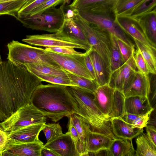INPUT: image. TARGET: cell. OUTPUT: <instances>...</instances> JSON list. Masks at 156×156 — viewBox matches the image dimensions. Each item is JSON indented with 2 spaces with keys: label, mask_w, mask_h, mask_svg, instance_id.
I'll return each mask as SVG.
<instances>
[{
  "label": "cell",
  "mask_w": 156,
  "mask_h": 156,
  "mask_svg": "<svg viewBox=\"0 0 156 156\" xmlns=\"http://www.w3.org/2000/svg\"><path fill=\"white\" fill-rule=\"evenodd\" d=\"M41 80L28 71L8 60L0 63V120L3 121L30 103Z\"/></svg>",
  "instance_id": "1"
},
{
  "label": "cell",
  "mask_w": 156,
  "mask_h": 156,
  "mask_svg": "<svg viewBox=\"0 0 156 156\" xmlns=\"http://www.w3.org/2000/svg\"><path fill=\"white\" fill-rule=\"evenodd\" d=\"M30 103L55 122L78 112L75 100L65 86L41 84L34 91Z\"/></svg>",
  "instance_id": "2"
},
{
  "label": "cell",
  "mask_w": 156,
  "mask_h": 156,
  "mask_svg": "<svg viewBox=\"0 0 156 156\" xmlns=\"http://www.w3.org/2000/svg\"><path fill=\"white\" fill-rule=\"evenodd\" d=\"M75 100L81 116L93 132L105 135L114 140L116 137L112 130L111 118L103 114L96 104L93 94L77 87L67 86Z\"/></svg>",
  "instance_id": "3"
},
{
  "label": "cell",
  "mask_w": 156,
  "mask_h": 156,
  "mask_svg": "<svg viewBox=\"0 0 156 156\" xmlns=\"http://www.w3.org/2000/svg\"><path fill=\"white\" fill-rule=\"evenodd\" d=\"M7 47V59L19 66L24 67L27 64H41L62 68L48 54L45 49L14 40L9 43Z\"/></svg>",
  "instance_id": "4"
},
{
  "label": "cell",
  "mask_w": 156,
  "mask_h": 156,
  "mask_svg": "<svg viewBox=\"0 0 156 156\" xmlns=\"http://www.w3.org/2000/svg\"><path fill=\"white\" fill-rule=\"evenodd\" d=\"M73 18L83 31L92 49L110 66L111 34L99 26L84 19L78 12L76 13Z\"/></svg>",
  "instance_id": "5"
},
{
  "label": "cell",
  "mask_w": 156,
  "mask_h": 156,
  "mask_svg": "<svg viewBox=\"0 0 156 156\" xmlns=\"http://www.w3.org/2000/svg\"><path fill=\"white\" fill-rule=\"evenodd\" d=\"M66 1L59 8L52 7L40 15L16 19L27 28L53 33L59 32L62 30L65 19Z\"/></svg>",
  "instance_id": "6"
},
{
  "label": "cell",
  "mask_w": 156,
  "mask_h": 156,
  "mask_svg": "<svg viewBox=\"0 0 156 156\" xmlns=\"http://www.w3.org/2000/svg\"><path fill=\"white\" fill-rule=\"evenodd\" d=\"M47 120L44 114L30 103L0 122V126L4 132L9 133L33 124L46 123Z\"/></svg>",
  "instance_id": "7"
},
{
  "label": "cell",
  "mask_w": 156,
  "mask_h": 156,
  "mask_svg": "<svg viewBox=\"0 0 156 156\" xmlns=\"http://www.w3.org/2000/svg\"><path fill=\"white\" fill-rule=\"evenodd\" d=\"M23 41L31 45L42 47H66L83 49L88 52L92 48L83 44L69 37L62 30L51 34L27 35Z\"/></svg>",
  "instance_id": "8"
},
{
  "label": "cell",
  "mask_w": 156,
  "mask_h": 156,
  "mask_svg": "<svg viewBox=\"0 0 156 156\" xmlns=\"http://www.w3.org/2000/svg\"><path fill=\"white\" fill-rule=\"evenodd\" d=\"M46 51L55 61L67 72L79 76L94 80L85 63L84 56L86 52L83 55H64Z\"/></svg>",
  "instance_id": "9"
},
{
  "label": "cell",
  "mask_w": 156,
  "mask_h": 156,
  "mask_svg": "<svg viewBox=\"0 0 156 156\" xmlns=\"http://www.w3.org/2000/svg\"><path fill=\"white\" fill-rule=\"evenodd\" d=\"M78 12L80 15L87 21L103 28L129 46L135 47V44L115 21V18L85 12Z\"/></svg>",
  "instance_id": "10"
},
{
  "label": "cell",
  "mask_w": 156,
  "mask_h": 156,
  "mask_svg": "<svg viewBox=\"0 0 156 156\" xmlns=\"http://www.w3.org/2000/svg\"><path fill=\"white\" fill-rule=\"evenodd\" d=\"M133 54L121 67L112 73L108 85L121 92L129 85L137 70Z\"/></svg>",
  "instance_id": "11"
},
{
  "label": "cell",
  "mask_w": 156,
  "mask_h": 156,
  "mask_svg": "<svg viewBox=\"0 0 156 156\" xmlns=\"http://www.w3.org/2000/svg\"><path fill=\"white\" fill-rule=\"evenodd\" d=\"M45 124H33L7 133L8 141L6 145L32 143L39 140V134Z\"/></svg>",
  "instance_id": "12"
},
{
  "label": "cell",
  "mask_w": 156,
  "mask_h": 156,
  "mask_svg": "<svg viewBox=\"0 0 156 156\" xmlns=\"http://www.w3.org/2000/svg\"><path fill=\"white\" fill-rule=\"evenodd\" d=\"M44 147L59 156H80L81 155L78 151L70 134L67 132L46 143Z\"/></svg>",
  "instance_id": "13"
},
{
  "label": "cell",
  "mask_w": 156,
  "mask_h": 156,
  "mask_svg": "<svg viewBox=\"0 0 156 156\" xmlns=\"http://www.w3.org/2000/svg\"><path fill=\"white\" fill-rule=\"evenodd\" d=\"M150 90L149 75H146L137 71L131 83L122 92L125 98L138 96L148 98Z\"/></svg>",
  "instance_id": "14"
},
{
  "label": "cell",
  "mask_w": 156,
  "mask_h": 156,
  "mask_svg": "<svg viewBox=\"0 0 156 156\" xmlns=\"http://www.w3.org/2000/svg\"><path fill=\"white\" fill-rule=\"evenodd\" d=\"M115 21L122 30L143 44L156 51V48L147 41L142 30L137 21L126 16H115Z\"/></svg>",
  "instance_id": "15"
},
{
  "label": "cell",
  "mask_w": 156,
  "mask_h": 156,
  "mask_svg": "<svg viewBox=\"0 0 156 156\" xmlns=\"http://www.w3.org/2000/svg\"><path fill=\"white\" fill-rule=\"evenodd\" d=\"M89 54L95 73L94 80L98 86L108 84L112 73L110 66L92 48Z\"/></svg>",
  "instance_id": "16"
},
{
  "label": "cell",
  "mask_w": 156,
  "mask_h": 156,
  "mask_svg": "<svg viewBox=\"0 0 156 156\" xmlns=\"http://www.w3.org/2000/svg\"><path fill=\"white\" fill-rule=\"evenodd\" d=\"M115 90L108 84H106L98 87L93 93L96 104L105 115H108L111 112Z\"/></svg>",
  "instance_id": "17"
},
{
  "label": "cell",
  "mask_w": 156,
  "mask_h": 156,
  "mask_svg": "<svg viewBox=\"0 0 156 156\" xmlns=\"http://www.w3.org/2000/svg\"><path fill=\"white\" fill-rule=\"evenodd\" d=\"M112 132L116 138L132 141L142 133L143 129L133 128L121 117L111 118Z\"/></svg>",
  "instance_id": "18"
},
{
  "label": "cell",
  "mask_w": 156,
  "mask_h": 156,
  "mask_svg": "<svg viewBox=\"0 0 156 156\" xmlns=\"http://www.w3.org/2000/svg\"><path fill=\"white\" fill-rule=\"evenodd\" d=\"M44 147L40 140L34 142L7 144L5 150L19 156H41Z\"/></svg>",
  "instance_id": "19"
},
{
  "label": "cell",
  "mask_w": 156,
  "mask_h": 156,
  "mask_svg": "<svg viewBox=\"0 0 156 156\" xmlns=\"http://www.w3.org/2000/svg\"><path fill=\"white\" fill-rule=\"evenodd\" d=\"M125 112L138 115L145 114L154 108L148 98L138 96L126 98Z\"/></svg>",
  "instance_id": "20"
},
{
  "label": "cell",
  "mask_w": 156,
  "mask_h": 156,
  "mask_svg": "<svg viewBox=\"0 0 156 156\" xmlns=\"http://www.w3.org/2000/svg\"><path fill=\"white\" fill-rule=\"evenodd\" d=\"M135 20L138 23L147 41L156 48V9Z\"/></svg>",
  "instance_id": "21"
},
{
  "label": "cell",
  "mask_w": 156,
  "mask_h": 156,
  "mask_svg": "<svg viewBox=\"0 0 156 156\" xmlns=\"http://www.w3.org/2000/svg\"><path fill=\"white\" fill-rule=\"evenodd\" d=\"M113 140L106 135L93 132L90 130L86 140L87 151L95 152L101 150L108 149Z\"/></svg>",
  "instance_id": "22"
},
{
  "label": "cell",
  "mask_w": 156,
  "mask_h": 156,
  "mask_svg": "<svg viewBox=\"0 0 156 156\" xmlns=\"http://www.w3.org/2000/svg\"><path fill=\"white\" fill-rule=\"evenodd\" d=\"M62 30L73 39L92 47L83 31L73 18L65 19Z\"/></svg>",
  "instance_id": "23"
},
{
  "label": "cell",
  "mask_w": 156,
  "mask_h": 156,
  "mask_svg": "<svg viewBox=\"0 0 156 156\" xmlns=\"http://www.w3.org/2000/svg\"><path fill=\"white\" fill-rule=\"evenodd\" d=\"M24 66L35 75L38 74L67 77L68 72L62 68L40 64H27Z\"/></svg>",
  "instance_id": "24"
},
{
  "label": "cell",
  "mask_w": 156,
  "mask_h": 156,
  "mask_svg": "<svg viewBox=\"0 0 156 156\" xmlns=\"http://www.w3.org/2000/svg\"><path fill=\"white\" fill-rule=\"evenodd\" d=\"M136 149L135 156H156V147L151 143L146 134L142 133L136 140Z\"/></svg>",
  "instance_id": "25"
},
{
  "label": "cell",
  "mask_w": 156,
  "mask_h": 156,
  "mask_svg": "<svg viewBox=\"0 0 156 156\" xmlns=\"http://www.w3.org/2000/svg\"><path fill=\"white\" fill-rule=\"evenodd\" d=\"M133 40L137 48L141 52L149 73L156 74V51L136 40Z\"/></svg>",
  "instance_id": "26"
},
{
  "label": "cell",
  "mask_w": 156,
  "mask_h": 156,
  "mask_svg": "<svg viewBox=\"0 0 156 156\" xmlns=\"http://www.w3.org/2000/svg\"><path fill=\"white\" fill-rule=\"evenodd\" d=\"M156 9V0H142L127 16L136 20Z\"/></svg>",
  "instance_id": "27"
},
{
  "label": "cell",
  "mask_w": 156,
  "mask_h": 156,
  "mask_svg": "<svg viewBox=\"0 0 156 156\" xmlns=\"http://www.w3.org/2000/svg\"><path fill=\"white\" fill-rule=\"evenodd\" d=\"M28 0H0V15H7L15 18Z\"/></svg>",
  "instance_id": "28"
},
{
  "label": "cell",
  "mask_w": 156,
  "mask_h": 156,
  "mask_svg": "<svg viewBox=\"0 0 156 156\" xmlns=\"http://www.w3.org/2000/svg\"><path fill=\"white\" fill-rule=\"evenodd\" d=\"M108 149L113 156H122L135 150L132 141L118 138L113 140Z\"/></svg>",
  "instance_id": "29"
},
{
  "label": "cell",
  "mask_w": 156,
  "mask_h": 156,
  "mask_svg": "<svg viewBox=\"0 0 156 156\" xmlns=\"http://www.w3.org/2000/svg\"><path fill=\"white\" fill-rule=\"evenodd\" d=\"M142 0H115L113 10L115 16H127Z\"/></svg>",
  "instance_id": "30"
},
{
  "label": "cell",
  "mask_w": 156,
  "mask_h": 156,
  "mask_svg": "<svg viewBox=\"0 0 156 156\" xmlns=\"http://www.w3.org/2000/svg\"><path fill=\"white\" fill-rule=\"evenodd\" d=\"M125 98L122 92L115 89L112 109L108 115L111 118L121 117L124 114Z\"/></svg>",
  "instance_id": "31"
},
{
  "label": "cell",
  "mask_w": 156,
  "mask_h": 156,
  "mask_svg": "<svg viewBox=\"0 0 156 156\" xmlns=\"http://www.w3.org/2000/svg\"><path fill=\"white\" fill-rule=\"evenodd\" d=\"M70 122L75 128L80 140L86 148V142L88 133L90 130L82 118L79 115L74 114L69 118Z\"/></svg>",
  "instance_id": "32"
},
{
  "label": "cell",
  "mask_w": 156,
  "mask_h": 156,
  "mask_svg": "<svg viewBox=\"0 0 156 156\" xmlns=\"http://www.w3.org/2000/svg\"><path fill=\"white\" fill-rule=\"evenodd\" d=\"M111 52L110 58V68L112 72L121 67L124 64L118 46L117 39L111 34Z\"/></svg>",
  "instance_id": "33"
},
{
  "label": "cell",
  "mask_w": 156,
  "mask_h": 156,
  "mask_svg": "<svg viewBox=\"0 0 156 156\" xmlns=\"http://www.w3.org/2000/svg\"><path fill=\"white\" fill-rule=\"evenodd\" d=\"M68 76L78 87L87 92L93 94L98 87L94 80L79 76L68 72Z\"/></svg>",
  "instance_id": "34"
},
{
  "label": "cell",
  "mask_w": 156,
  "mask_h": 156,
  "mask_svg": "<svg viewBox=\"0 0 156 156\" xmlns=\"http://www.w3.org/2000/svg\"><path fill=\"white\" fill-rule=\"evenodd\" d=\"M35 76L39 78L42 82H46L52 84L78 87V86L73 82L68 76L63 77L41 74L36 75Z\"/></svg>",
  "instance_id": "35"
},
{
  "label": "cell",
  "mask_w": 156,
  "mask_h": 156,
  "mask_svg": "<svg viewBox=\"0 0 156 156\" xmlns=\"http://www.w3.org/2000/svg\"><path fill=\"white\" fill-rule=\"evenodd\" d=\"M46 137L47 143L54 140L62 135V127L59 123H45L42 129Z\"/></svg>",
  "instance_id": "36"
},
{
  "label": "cell",
  "mask_w": 156,
  "mask_h": 156,
  "mask_svg": "<svg viewBox=\"0 0 156 156\" xmlns=\"http://www.w3.org/2000/svg\"><path fill=\"white\" fill-rule=\"evenodd\" d=\"M102 0H75L68 7L78 12H88L95 7Z\"/></svg>",
  "instance_id": "37"
},
{
  "label": "cell",
  "mask_w": 156,
  "mask_h": 156,
  "mask_svg": "<svg viewBox=\"0 0 156 156\" xmlns=\"http://www.w3.org/2000/svg\"><path fill=\"white\" fill-rule=\"evenodd\" d=\"M46 1V0H28L18 11L16 18H23L29 15L34 9Z\"/></svg>",
  "instance_id": "38"
},
{
  "label": "cell",
  "mask_w": 156,
  "mask_h": 156,
  "mask_svg": "<svg viewBox=\"0 0 156 156\" xmlns=\"http://www.w3.org/2000/svg\"><path fill=\"white\" fill-rule=\"evenodd\" d=\"M64 1L63 0H46L34 9L29 16L40 15L48 9L63 3Z\"/></svg>",
  "instance_id": "39"
},
{
  "label": "cell",
  "mask_w": 156,
  "mask_h": 156,
  "mask_svg": "<svg viewBox=\"0 0 156 156\" xmlns=\"http://www.w3.org/2000/svg\"><path fill=\"white\" fill-rule=\"evenodd\" d=\"M68 129L67 132L69 133L73 140L77 149L81 154L87 151L86 147L81 142L79 135L75 128L68 122Z\"/></svg>",
  "instance_id": "40"
},
{
  "label": "cell",
  "mask_w": 156,
  "mask_h": 156,
  "mask_svg": "<svg viewBox=\"0 0 156 156\" xmlns=\"http://www.w3.org/2000/svg\"><path fill=\"white\" fill-rule=\"evenodd\" d=\"M134 58L137 71L144 74L148 75L150 73L145 62L140 50H135Z\"/></svg>",
  "instance_id": "41"
},
{
  "label": "cell",
  "mask_w": 156,
  "mask_h": 156,
  "mask_svg": "<svg viewBox=\"0 0 156 156\" xmlns=\"http://www.w3.org/2000/svg\"><path fill=\"white\" fill-rule=\"evenodd\" d=\"M117 42L123 62H126L134 54L135 47H131L121 40L117 39Z\"/></svg>",
  "instance_id": "42"
},
{
  "label": "cell",
  "mask_w": 156,
  "mask_h": 156,
  "mask_svg": "<svg viewBox=\"0 0 156 156\" xmlns=\"http://www.w3.org/2000/svg\"><path fill=\"white\" fill-rule=\"evenodd\" d=\"M74 48L66 47H57L46 48L45 50L46 51L64 55H82L84 54V53L77 51Z\"/></svg>",
  "instance_id": "43"
},
{
  "label": "cell",
  "mask_w": 156,
  "mask_h": 156,
  "mask_svg": "<svg viewBox=\"0 0 156 156\" xmlns=\"http://www.w3.org/2000/svg\"><path fill=\"white\" fill-rule=\"evenodd\" d=\"M154 109V108L145 114L139 115L133 122L132 127L139 129L146 127L150 119V115Z\"/></svg>",
  "instance_id": "44"
},
{
  "label": "cell",
  "mask_w": 156,
  "mask_h": 156,
  "mask_svg": "<svg viewBox=\"0 0 156 156\" xmlns=\"http://www.w3.org/2000/svg\"><path fill=\"white\" fill-rule=\"evenodd\" d=\"M146 135L153 145L156 147V129L153 126L147 125L145 127Z\"/></svg>",
  "instance_id": "45"
},
{
  "label": "cell",
  "mask_w": 156,
  "mask_h": 156,
  "mask_svg": "<svg viewBox=\"0 0 156 156\" xmlns=\"http://www.w3.org/2000/svg\"><path fill=\"white\" fill-rule=\"evenodd\" d=\"M91 50L88 52H85L86 54L84 56V62L87 69L94 80L95 78V73L93 63L89 54Z\"/></svg>",
  "instance_id": "46"
},
{
  "label": "cell",
  "mask_w": 156,
  "mask_h": 156,
  "mask_svg": "<svg viewBox=\"0 0 156 156\" xmlns=\"http://www.w3.org/2000/svg\"><path fill=\"white\" fill-rule=\"evenodd\" d=\"M139 115L125 112L120 117L126 122L132 126L134 120Z\"/></svg>",
  "instance_id": "47"
},
{
  "label": "cell",
  "mask_w": 156,
  "mask_h": 156,
  "mask_svg": "<svg viewBox=\"0 0 156 156\" xmlns=\"http://www.w3.org/2000/svg\"><path fill=\"white\" fill-rule=\"evenodd\" d=\"M7 141V133L4 132L0 133V152L4 150Z\"/></svg>",
  "instance_id": "48"
},
{
  "label": "cell",
  "mask_w": 156,
  "mask_h": 156,
  "mask_svg": "<svg viewBox=\"0 0 156 156\" xmlns=\"http://www.w3.org/2000/svg\"><path fill=\"white\" fill-rule=\"evenodd\" d=\"M41 156H59L51 150L45 147L42 149Z\"/></svg>",
  "instance_id": "49"
},
{
  "label": "cell",
  "mask_w": 156,
  "mask_h": 156,
  "mask_svg": "<svg viewBox=\"0 0 156 156\" xmlns=\"http://www.w3.org/2000/svg\"><path fill=\"white\" fill-rule=\"evenodd\" d=\"M97 156H113L108 149H104L95 152Z\"/></svg>",
  "instance_id": "50"
},
{
  "label": "cell",
  "mask_w": 156,
  "mask_h": 156,
  "mask_svg": "<svg viewBox=\"0 0 156 156\" xmlns=\"http://www.w3.org/2000/svg\"><path fill=\"white\" fill-rule=\"evenodd\" d=\"M0 156H19L4 150L0 152Z\"/></svg>",
  "instance_id": "51"
},
{
  "label": "cell",
  "mask_w": 156,
  "mask_h": 156,
  "mask_svg": "<svg viewBox=\"0 0 156 156\" xmlns=\"http://www.w3.org/2000/svg\"><path fill=\"white\" fill-rule=\"evenodd\" d=\"M135 150H132L124 154L122 156H135Z\"/></svg>",
  "instance_id": "52"
},
{
  "label": "cell",
  "mask_w": 156,
  "mask_h": 156,
  "mask_svg": "<svg viewBox=\"0 0 156 156\" xmlns=\"http://www.w3.org/2000/svg\"><path fill=\"white\" fill-rule=\"evenodd\" d=\"M88 156H97L94 152H87Z\"/></svg>",
  "instance_id": "53"
},
{
  "label": "cell",
  "mask_w": 156,
  "mask_h": 156,
  "mask_svg": "<svg viewBox=\"0 0 156 156\" xmlns=\"http://www.w3.org/2000/svg\"><path fill=\"white\" fill-rule=\"evenodd\" d=\"M4 132V131L3 130V129H2V128H1V126H0V133H2V132Z\"/></svg>",
  "instance_id": "54"
},
{
  "label": "cell",
  "mask_w": 156,
  "mask_h": 156,
  "mask_svg": "<svg viewBox=\"0 0 156 156\" xmlns=\"http://www.w3.org/2000/svg\"><path fill=\"white\" fill-rule=\"evenodd\" d=\"M2 61L1 57V55L0 54V63Z\"/></svg>",
  "instance_id": "55"
},
{
  "label": "cell",
  "mask_w": 156,
  "mask_h": 156,
  "mask_svg": "<svg viewBox=\"0 0 156 156\" xmlns=\"http://www.w3.org/2000/svg\"><path fill=\"white\" fill-rule=\"evenodd\" d=\"M80 156H82V154H81V155Z\"/></svg>",
  "instance_id": "56"
}]
</instances>
